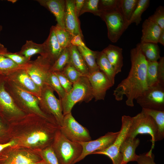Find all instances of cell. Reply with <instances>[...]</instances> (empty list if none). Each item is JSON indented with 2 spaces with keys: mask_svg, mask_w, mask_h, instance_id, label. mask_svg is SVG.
<instances>
[{
  "mask_svg": "<svg viewBox=\"0 0 164 164\" xmlns=\"http://www.w3.org/2000/svg\"><path fill=\"white\" fill-rule=\"evenodd\" d=\"M69 48L63 49L60 55L52 66L50 71L53 72H61L66 65L70 62Z\"/></svg>",
  "mask_w": 164,
  "mask_h": 164,
  "instance_id": "836d02e7",
  "label": "cell"
},
{
  "mask_svg": "<svg viewBox=\"0 0 164 164\" xmlns=\"http://www.w3.org/2000/svg\"><path fill=\"white\" fill-rule=\"evenodd\" d=\"M34 164H46L45 162L43 159Z\"/></svg>",
  "mask_w": 164,
  "mask_h": 164,
  "instance_id": "816d5d0a",
  "label": "cell"
},
{
  "mask_svg": "<svg viewBox=\"0 0 164 164\" xmlns=\"http://www.w3.org/2000/svg\"><path fill=\"white\" fill-rule=\"evenodd\" d=\"M53 90L45 84L41 89L39 101L44 109L52 115L57 125L61 126L63 124L64 116L60 99L55 96Z\"/></svg>",
  "mask_w": 164,
  "mask_h": 164,
  "instance_id": "9c48e42d",
  "label": "cell"
},
{
  "mask_svg": "<svg viewBox=\"0 0 164 164\" xmlns=\"http://www.w3.org/2000/svg\"><path fill=\"white\" fill-rule=\"evenodd\" d=\"M41 6L44 7L56 18L57 25L65 28L64 18L66 9V0H37Z\"/></svg>",
  "mask_w": 164,
  "mask_h": 164,
  "instance_id": "e0dca14e",
  "label": "cell"
},
{
  "mask_svg": "<svg viewBox=\"0 0 164 164\" xmlns=\"http://www.w3.org/2000/svg\"><path fill=\"white\" fill-rule=\"evenodd\" d=\"M83 37L80 35L73 36L71 40V44L72 46L76 47L86 46L82 40Z\"/></svg>",
  "mask_w": 164,
  "mask_h": 164,
  "instance_id": "bcb514c9",
  "label": "cell"
},
{
  "mask_svg": "<svg viewBox=\"0 0 164 164\" xmlns=\"http://www.w3.org/2000/svg\"><path fill=\"white\" fill-rule=\"evenodd\" d=\"M122 49L109 44L102 51L115 69L116 74L121 72L123 65Z\"/></svg>",
  "mask_w": 164,
  "mask_h": 164,
  "instance_id": "603a6c76",
  "label": "cell"
},
{
  "mask_svg": "<svg viewBox=\"0 0 164 164\" xmlns=\"http://www.w3.org/2000/svg\"><path fill=\"white\" fill-rule=\"evenodd\" d=\"M131 117L129 116L123 115L121 118V129L113 143L107 148L95 152L93 154L105 155L111 159L113 164H121L122 158L120 152V149L127 136L131 124Z\"/></svg>",
  "mask_w": 164,
  "mask_h": 164,
  "instance_id": "8992f818",
  "label": "cell"
},
{
  "mask_svg": "<svg viewBox=\"0 0 164 164\" xmlns=\"http://www.w3.org/2000/svg\"><path fill=\"white\" fill-rule=\"evenodd\" d=\"M99 1V0H85L79 16L86 12H90L100 16V13L98 8Z\"/></svg>",
  "mask_w": 164,
  "mask_h": 164,
  "instance_id": "74e56055",
  "label": "cell"
},
{
  "mask_svg": "<svg viewBox=\"0 0 164 164\" xmlns=\"http://www.w3.org/2000/svg\"><path fill=\"white\" fill-rule=\"evenodd\" d=\"M69 49V62L83 76L87 77L89 74L88 68L77 47L71 45Z\"/></svg>",
  "mask_w": 164,
  "mask_h": 164,
  "instance_id": "d4e9b609",
  "label": "cell"
},
{
  "mask_svg": "<svg viewBox=\"0 0 164 164\" xmlns=\"http://www.w3.org/2000/svg\"><path fill=\"white\" fill-rule=\"evenodd\" d=\"M161 30L157 24L148 19H146L142 25V35L140 42L158 43Z\"/></svg>",
  "mask_w": 164,
  "mask_h": 164,
  "instance_id": "44dd1931",
  "label": "cell"
},
{
  "mask_svg": "<svg viewBox=\"0 0 164 164\" xmlns=\"http://www.w3.org/2000/svg\"><path fill=\"white\" fill-rule=\"evenodd\" d=\"M142 111L151 116L155 121L157 128L156 142L164 138V111L142 108Z\"/></svg>",
  "mask_w": 164,
  "mask_h": 164,
  "instance_id": "f1b7e54d",
  "label": "cell"
},
{
  "mask_svg": "<svg viewBox=\"0 0 164 164\" xmlns=\"http://www.w3.org/2000/svg\"><path fill=\"white\" fill-rule=\"evenodd\" d=\"M119 0H99L98 9L100 12L110 10L119 6Z\"/></svg>",
  "mask_w": 164,
  "mask_h": 164,
  "instance_id": "b9f144b4",
  "label": "cell"
},
{
  "mask_svg": "<svg viewBox=\"0 0 164 164\" xmlns=\"http://www.w3.org/2000/svg\"><path fill=\"white\" fill-rule=\"evenodd\" d=\"M40 155L46 164H60L52 146L46 148L41 151Z\"/></svg>",
  "mask_w": 164,
  "mask_h": 164,
  "instance_id": "f35d334b",
  "label": "cell"
},
{
  "mask_svg": "<svg viewBox=\"0 0 164 164\" xmlns=\"http://www.w3.org/2000/svg\"><path fill=\"white\" fill-rule=\"evenodd\" d=\"M85 0H75V10L78 18Z\"/></svg>",
  "mask_w": 164,
  "mask_h": 164,
  "instance_id": "7dc6e473",
  "label": "cell"
},
{
  "mask_svg": "<svg viewBox=\"0 0 164 164\" xmlns=\"http://www.w3.org/2000/svg\"><path fill=\"white\" fill-rule=\"evenodd\" d=\"M157 24L162 30H164V7L161 5L158 6L154 14L148 18Z\"/></svg>",
  "mask_w": 164,
  "mask_h": 164,
  "instance_id": "ab89813d",
  "label": "cell"
},
{
  "mask_svg": "<svg viewBox=\"0 0 164 164\" xmlns=\"http://www.w3.org/2000/svg\"><path fill=\"white\" fill-rule=\"evenodd\" d=\"M17 143V142L16 141L12 140L5 144H0V152L4 149L9 147L15 145Z\"/></svg>",
  "mask_w": 164,
  "mask_h": 164,
  "instance_id": "c3c4849f",
  "label": "cell"
},
{
  "mask_svg": "<svg viewBox=\"0 0 164 164\" xmlns=\"http://www.w3.org/2000/svg\"><path fill=\"white\" fill-rule=\"evenodd\" d=\"M2 54L20 66H26L30 61L28 59L18 52L12 53L8 52L7 51Z\"/></svg>",
  "mask_w": 164,
  "mask_h": 164,
  "instance_id": "60d3db41",
  "label": "cell"
},
{
  "mask_svg": "<svg viewBox=\"0 0 164 164\" xmlns=\"http://www.w3.org/2000/svg\"><path fill=\"white\" fill-rule=\"evenodd\" d=\"M2 128V125L0 122V132L1 131Z\"/></svg>",
  "mask_w": 164,
  "mask_h": 164,
  "instance_id": "11a10c76",
  "label": "cell"
},
{
  "mask_svg": "<svg viewBox=\"0 0 164 164\" xmlns=\"http://www.w3.org/2000/svg\"><path fill=\"white\" fill-rule=\"evenodd\" d=\"M57 76L61 85L66 93L71 90L73 84L61 72H54Z\"/></svg>",
  "mask_w": 164,
  "mask_h": 164,
  "instance_id": "ee69618b",
  "label": "cell"
},
{
  "mask_svg": "<svg viewBox=\"0 0 164 164\" xmlns=\"http://www.w3.org/2000/svg\"><path fill=\"white\" fill-rule=\"evenodd\" d=\"M158 61L157 78L158 83L164 86V57H161Z\"/></svg>",
  "mask_w": 164,
  "mask_h": 164,
  "instance_id": "f6af8a7d",
  "label": "cell"
},
{
  "mask_svg": "<svg viewBox=\"0 0 164 164\" xmlns=\"http://www.w3.org/2000/svg\"><path fill=\"white\" fill-rule=\"evenodd\" d=\"M137 45L147 61H158L161 57L160 50L158 43L140 42Z\"/></svg>",
  "mask_w": 164,
  "mask_h": 164,
  "instance_id": "484cf974",
  "label": "cell"
},
{
  "mask_svg": "<svg viewBox=\"0 0 164 164\" xmlns=\"http://www.w3.org/2000/svg\"><path fill=\"white\" fill-rule=\"evenodd\" d=\"M51 66L47 60L40 55L35 60L29 61L26 70L33 81L42 89L46 84Z\"/></svg>",
  "mask_w": 164,
  "mask_h": 164,
  "instance_id": "30bf717a",
  "label": "cell"
},
{
  "mask_svg": "<svg viewBox=\"0 0 164 164\" xmlns=\"http://www.w3.org/2000/svg\"><path fill=\"white\" fill-rule=\"evenodd\" d=\"M96 61L99 70L105 74L114 85L116 74L115 71L102 50L97 51Z\"/></svg>",
  "mask_w": 164,
  "mask_h": 164,
  "instance_id": "cb8c5ba5",
  "label": "cell"
},
{
  "mask_svg": "<svg viewBox=\"0 0 164 164\" xmlns=\"http://www.w3.org/2000/svg\"><path fill=\"white\" fill-rule=\"evenodd\" d=\"M8 1L9 2H12V3H14L16 2H17V0H8Z\"/></svg>",
  "mask_w": 164,
  "mask_h": 164,
  "instance_id": "f5cc1de1",
  "label": "cell"
},
{
  "mask_svg": "<svg viewBox=\"0 0 164 164\" xmlns=\"http://www.w3.org/2000/svg\"><path fill=\"white\" fill-rule=\"evenodd\" d=\"M57 41L63 49L69 48L71 46V40L72 36L65 29L63 28L56 24L52 26Z\"/></svg>",
  "mask_w": 164,
  "mask_h": 164,
  "instance_id": "4dcf8cb0",
  "label": "cell"
},
{
  "mask_svg": "<svg viewBox=\"0 0 164 164\" xmlns=\"http://www.w3.org/2000/svg\"><path fill=\"white\" fill-rule=\"evenodd\" d=\"M94 98L92 88L87 77L83 76L73 84L71 90L60 99L63 116L71 112L77 103L88 102Z\"/></svg>",
  "mask_w": 164,
  "mask_h": 164,
  "instance_id": "3957f363",
  "label": "cell"
},
{
  "mask_svg": "<svg viewBox=\"0 0 164 164\" xmlns=\"http://www.w3.org/2000/svg\"><path fill=\"white\" fill-rule=\"evenodd\" d=\"M157 132V128L153 119L142 111L131 117V122L127 137L134 138L138 134H148L151 137L150 151L153 149Z\"/></svg>",
  "mask_w": 164,
  "mask_h": 164,
  "instance_id": "5b68a950",
  "label": "cell"
},
{
  "mask_svg": "<svg viewBox=\"0 0 164 164\" xmlns=\"http://www.w3.org/2000/svg\"><path fill=\"white\" fill-rule=\"evenodd\" d=\"M138 1V0H119V9L128 24L137 7Z\"/></svg>",
  "mask_w": 164,
  "mask_h": 164,
  "instance_id": "1f68e13d",
  "label": "cell"
},
{
  "mask_svg": "<svg viewBox=\"0 0 164 164\" xmlns=\"http://www.w3.org/2000/svg\"><path fill=\"white\" fill-rule=\"evenodd\" d=\"M52 147L60 164H75L83 149L79 142L69 140L60 129L56 133Z\"/></svg>",
  "mask_w": 164,
  "mask_h": 164,
  "instance_id": "7a4b0ae2",
  "label": "cell"
},
{
  "mask_svg": "<svg viewBox=\"0 0 164 164\" xmlns=\"http://www.w3.org/2000/svg\"><path fill=\"white\" fill-rule=\"evenodd\" d=\"M26 69L19 70L7 76L13 83L39 99L41 89L33 81L27 73Z\"/></svg>",
  "mask_w": 164,
  "mask_h": 164,
  "instance_id": "5bb4252c",
  "label": "cell"
},
{
  "mask_svg": "<svg viewBox=\"0 0 164 164\" xmlns=\"http://www.w3.org/2000/svg\"><path fill=\"white\" fill-rule=\"evenodd\" d=\"M91 84L95 101L104 100L108 90L114 85L103 72L99 70L87 77Z\"/></svg>",
  "mask_w": 164,
  "mask_h": 164,
  "instance_id": "7c38bea8",
  "label": "cell"
},
{
  "mask_svg": "<svg viewBox=\"0 0 164 164\" xmlns=\"http://www.w3.org/2000/svg\"><path fill=\"white\" fill-rule=\"evenodd\" d=\"M42 159L41 156L31 152L16 151L0 159V164H34Z\"/></svg>",
  "mask_w": 164,
  "mask_h": 164,
  "instance_id": "9a60e30c",
  "label": "cell"
},
{
  "mask_svg": "<svg viewBox=\"0 0 164 164\" xmlns=\"http://www.w3.org/2000/svg\"><path fill=\"white\" fill-rule=\"evenodd\" d=\"M14 94L16 98L26 108L43 118L50 120L48 115L40 108L39 104V98L21 88L14 83H12Z\"/></svg>",
  "mask_w": 164,
  "mask_h": 164,
  "instance_id": "4fadbf2b",
  "label": "cell"
},
{
  "mask_svg": "<svg viewBox=\"0 0 164 164\" xmlns=\"http://www.w3.org/2000/svg\"><path fill=\"white\" fill-rule=\"evenodd\" d=\"M150 3L149 0H138L137 7L130 20L128 22L129 26L135 23L137 26L142 21V15L143 12L149 7Z\"/></svg>",
  "mask_w": 164,
  "mask_h": 164,
  "instance_id": "e575fe53",
  "label": "cell"
},
{
  "mask_svg": "<svg viewBox=\"0 0 164 164\" xmlns=\"http://www.w3.org/2000/svg\"><path fill=\"white\" fill-rule=\"evenodd\" d=\"M61 72L73 84L76 82L80 77L84 76L70 62L66 65Z\"/></svg>",
  "mask_w": 164,
  "mask_h": 164,
  "instance_id": "8d00e7d4",
  "label": "cell"
},
{
  "mask_svg": "<svg viewBox=\"0 0 164 164\" xmlns=\"http://www.w3.org/2000/svg\"><path fill=\"white\" fill-rule=\"evenodd\" d=\"M119 132V131L116 132H108L104 135L96 140L78 142L82 146V152L75 163L83 159L89 155L93 154L95 152L108 147L114 142Z\"/></svg>",
  "mask_w": 164,
  "mask_h": 164,
  "instance_id": "8fae6325",
  "label": "cell"
},
{
  "mask_svg": "<svg viewBox=\"0 0 164 164\" xmlns=\"http://www.w3.org/2000/svg\"><path fill=\"white\" fill-rule=\"evenodd\" d=\"M4 82L0 83V105L4 110L13 116L23 114L22 111L15 104L13 98L6 90Z\"/></svg>",
  "mask_w": 164,
  "mask_h": 164,
  "instance_id": "7402d4cb",
  "label": "cell"
},
{
  "mask_svg": "<svg viewBox=\"0 0 164 164\" xmlns=\"http://www.w3.org/2000/svg\"><path fill=\"white\" fill-rule=\"evenodd\" d=\"M59 129L62 134L71 141L85 142L91 140L89 131L75 120L71 112L64 115L62 125Z\"/></svg>",
  "mask_w": 164,
  "mask_h": 164,
  "instance_id": "52a82bcc",
  "label": "cell"
},
{
  "mask_svg": "<svg viewBox=\"0 0 164 164\" xmlns=\"http://www.w3.org/2000/svg\"><path fill=\"white\" fill-rule=\"evenodd\" d=\"M131 66L127 77L118 84L113 95L117 101L122 100L125 96V103L129 106H134V101L147 89L146 71L147 61L139 46L130 51Z\"/></svg>",
  "mask_w": 164,
  "mask_h": 164,
  "instance_id": "6da1fadb",
  "label": "cell"
},
{
  "mask_svg": "<svg viewBox=\"0 0 164 164\" xmlns=\"http://www.w3.org/2000/svg\"><path fill=\"white\" fill-rule=\"evenodd\" d=\"M88 68L89 74L100 70L96 61L97 51H94L85 46L77 47Z\"/></svg>",
  "mask_w": 164,
  "mask_h": 164,
  "instance_id": "4316f807",
  "label": "cell"
},
{
  "mask_svg": "<svg viewBox=\"0 0 164 164\" xmlns=\"http://www.w3.org/2000/svg\"><path fill=\"white\" fill-rule=\"evenodd\" d=\"M46 84L51 87L58 94L60 99H63L66 93L60 84L59 80L54 72L50 71L48 73Z\"/></svg>",
  "mask_w": 164,
  "mask_h": 164,
  "instance_id": "d6a6232c",
  "label": "cell"
},
{
  "mask_svg": "<svg viewBox=\"0 0 164 164\" xmlns=\"http://www.w3.org/2000/svg\"><path fill=\"white\" fill-rule=\"evenodd\" d=\"M136 100L142 108L164 111V86L158 83L148 87Z\"/></svg>",
  "mask_w": 164,
  "mask_h": 164,
  "instance_id": "ba28073f",
  "label": "cell"
},
{
  "mask_svg": "<svg viewBox=\"0 0 164 164\" xmlns=\"http://www.w3.org/2000/svg\"><path fill=\"white\" fill-rule=\"evenodd\" d=\"M45 53L43 56L52 66L58 58L63 49L59 43L51 27L49 36L43 43Z\"/></svg>",
  "mask_w": 164,
  "mask_h": 164,
  "instance_id": "ac0fdd59",
  "label": "cell"
},
{
  "mask_svg": "<svg viewBox=\"0 0 164 164\" xmlns=\"http://www.w3.org/2000/svg\"><path fill=\"white\" fill-rule=\"evenodd\" d=\"M136 162L138 164H156L154 160V155L150 150L139 155Z\"/></svg>",
  "mask_w": 164,
  "mask_h": 164,
  "instance_id": "7bdbcfd3",
  "label": "cell"
},
{
  "mask_svg": "<svg viewBox=\"0 0 164 164\" xmlns=\"http://www.w3.org/2000/svg\"><path fill=\"white\" fill-rule=\"evenodd\" d=\"M7 48L0 42V53H3L7 51Z\"/></svg>",
  "mask_w": 164,
  "mask_h": 164,
  "instance_id": "f907efd6",
  "label": "cell"
},
{
  "mask_svg": "<svg viewBox=\"0 0 164 164\" xmlns=\"http://www.w3.org/2000/svg\"><path fill=\"white\" fill-rule=\"evenodd\" d=\"M52 137V133L49 130H39L26 135L22 139L21 144L27 147L43 146L48 144Z\"/></svg>",
  "mask_w": 164,
  "mask_h": 164,
  "instance_id": "d6986e66",
  "label": "cell"
},
{
  "mask_svg": "<svg viewBox=\"0 0 164 164\" xmlns=\"http://www.w3.org/2000/svg\"><path fill=\"white\" fill-rule=\"evenodd\" d=\"M18 53L30 60L31 56L36 54L43 56L45 52L43 43L38 44L32 40H27Z\"/></svg>",
  "mask_w": 164,
  "mask_h": 164,
  "instance_id": "83f0119b",
  "label": "cell"
},
{
  "mask_svg": "<svg viewBox=\"0 0 164 164\" xmlns=\"http://www.w3.org/2000/svg\"><path fill=\"white\" fill-rule=\"evenodd\" d=\"M158 43H159L163 46L164 45V30H162L160 35Z\"/></svg>",
  "mask_w": 164,
  "mask_h": 164,
  "instance_id": "681fc988",
  "label": "cell"
},
{
  "mask_svg": "<svg viewBox=\"0 0 164 164\" xmlns=\"http://www.w3.org/2000/svg\"><path fill=\"white\" fill-rule=\"evenodd\" d=\"M139 143L140 140L138 138H126L120 149L122 158L121 164L137 161L138 155L136 154L135 150Z\"/></svg>",
  "mask_w": 164,
  "mask_h": 164,
  "instance_id": "ffe728a7",
  "label": "cell"
},
{
  "mask_svg": "<svg viewBox=\"0 0 164 164\" xmlns=\"http://www.w3.org/2000/svg\"><path fill=\"white\" fill-rule=\"evenodd\" d=\"M158 61H147L146 82L148 87L158 84L157 78Z\"/></svg>",
  "mask_w": 164,
  "mask_h": 164,
  "instance_id": "d590c367",
  "label": "cell"
},
{
  "mask_svg": "<svg viewBox=\"0 0 164 164\" xmlns=\"http://www.w3.org/2000/svg\"><path fill=\"white\" fill-rule=\"evenodd\" d=\"M99 17L106 23L109 39L113 43L117 42L128 27V22L119 6L110 10L100 12Z\"/></svg>",
  "mask_w": 164,
  "mask_h": 164,
  "instance_id": "277c9868",
  "label": "cell"
},
{
  "mask_svg": "<svg viewBox=\"0 0 164 164\" xmlns=\"http://www.w3.org/2000/svg\"><path fill=\"white\" fill-rule=\"evenodd\" d=\"M66 6L64 21L65 29L72 37L80 35L83 37L80 22L75 10V0H66Z\"/></svg>",
  "mask_w": 164,
  "mask_h": 164,
  "instance_id": "2e32d148",
  "label": "cell"
},
{
  "mask_svg": "<svg viewBox=\"0 0 164 164\" xmlns=\"http://www.w3.org/2000/svg\"><path fill=\"white\" fill-rule=\"evenodd\" d=\"M2 29V25H0V34L1 32Z\"/></svg>",
  "mask_w": 164,
  "mask_h": 164,
  "instance_id": "db71d44e",
  "label": "cell"
},
{
  "mask_svg": "<svg viewBox=\"0 0 164 164\" xmlns=\"http://www.w3.org/2000/svg\"><path fill=\"white\" fill-rule=\"evenodd\" d=\"M0 53V74L8 75L19 70L26 69V66H20Z\"/></svg>",
  "mask_w": 164,
  "mask_h": 164,
  "instance_id": "f546056e",
  "label": "cell"
}]
</instances>
